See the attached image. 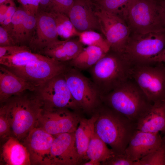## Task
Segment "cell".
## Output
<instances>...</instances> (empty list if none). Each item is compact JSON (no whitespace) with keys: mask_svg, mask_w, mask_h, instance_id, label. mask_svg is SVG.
I'll list each match as a JSON object with an SVG mask.
<instances>
[{"mask_svg":"<svg viewBox=\"0 0 165 165\" xmlns=\"http://www.w3.org/2000/svg\"><path fill=\"white\" fill-rule=\"evenodd\" d=\"M104 105L96 109L95 132L116 154L123 153L137 130L136 123Z\"/></svg>","mask_w":165,"mask_h":165,"instance_id":"cell-1","label":"cell"},{"mask_svg":"<svg viewBox=\"0 0 165 165\" xmlns=\"http://www.w3.org/2000/svg\"><path fill=\"white\" fill-rule=\"evenodd\" d=\"M2 104L0 110L5 115L11 133L18 140L24 139L36 126L44 105L36 94L31 95L24 92L10 97Z\"/></svg>","mask_w":165,"mask_h":165,"instance_id":"cell-2","label":"cell"},{"mask_svg":"<svg viewBox=\"0 0 165 165\" xmlns=\"http://www.w3.org/2000/svg\"><path fill=\"white\" fill-rule=\"evenodd\" d=\"M132 66L123 54L110 50L89 69L101 97L131 78Z\"/></svg>","mask_w":165,"mask_h":165,"instance_id":"cell-3","label":"cell"},{"mask_svg":"<svg viewBox=\"0 0 165 165\" xmlns=\"http://www.w3.org/2000/svg\"><path fill=\"white\" fill-rule=\"evenodd\" d=\"M101 99L104 104L136 123L153 104L131 78Z\"/></svg>","mask_w":165,"mask_h":165,"instance_id":"cell-4","label":"cell"},{"mask_svg":"<svg viewBox=\"0 0 165 165\" xmlns=\"http://www.w3.org/2000/svg\"><path fill=\"white\" fill-rule=\"evenodd\" d=\"M122 18L132 33L165 32V15L160 4L152 0H132Z\"/></svg>","mask_w":165,"mask_h":165,"instance_id":"cell-5","label":"cell"},{"mask_svg":"<svg viewBox=\"0 0 165 165\" xmlns=\"http://www.w3.org/2000/svg\"><path fill=\"white\" fill-rule=\"evenodd\" d=\"M130 34L123 53L132 64L158 62L165 48V32Z\"/></svg>","mask_w":165,"mask_h":165,"instance_id":"cell-6","label":"cell"},{"mask_svg":"<svg viewBox=\"0 0 165 165\" xmlns=\"http://www.w3.org/2000/svg\"><path fill=\"white\" fill-rule=\"evenodd\" d=\"M131 78L153 104L165 101V64L163 63L132 64Z\"/></svg>","mask_w":165,"mask_h":165,"instance_id":"cell-7","label":"cell"},{"mask_svg":"<svg viewBox=\"0 0 165 165\" xmlns=\"http://www.w3.org/2000/svg\"><path fill=\"white\" fill-rule=\"evenodd\" d=\"M63 74L72 95L80 110L94 111L102 102L100 94L92 81L71 66Z\"/></svg>","mask_w":165,"mask_h":165,"instance_id":"cell-8","label":"cell"},{"mask_svg":"<svg viewBox=\"0 0 165 165\" xmlns=\"http://www.w3.org/2000/svg\"><path fill=\"white\" fill-rule=\"evenodd\" d=\"M95 13L98 19L101 32L109 46L110 50L123 54L131 32L129 27L121 17L100 8L95 4Z\"/></svg>","mask_w":165,"mask_h":165,"instance_id":"cell-9","label":"cell"},{"mask_svg":"<svg viewBox=\"0 0 165 165\" xmlns=\"http://www.w3.org/2000/svg\"><path fill=\"white\" fill-rule=\"evenodd\" d=\"M35 91L44 106L81 110L72 95L63 73L47 80L37 87Z\"/></svg>","mask_w":165,"mask_h":165,"instance_id":"cell-10","label":"cell"},{"mask_svg":"<svg viewBox=\"0 0 165 165\" xmlns=\"http://www.w3.org/2000/svg\"><path fill=\"white\" fill-rule=\"evenodd\" d=\"M70 109L43 105L38 117L36 127L42 128L53 136L75 132L82 118Z\"/></svg>","mask_w":165,"mask_h":165,"instance_id":"cell-11","label":"cell"},{"mask_svg":"<svg viewBox=\"0 0 165 165\" xmlns=\"http://www.w3.org/2000/svg\"><path fill=\"white\" fill-rule=\"evenodd\" d=\"M70 65L48 57L33 61L21 67L10 68L17 76L38 87L47 80L63 73Z\"/></svg>","mask_w":165,"mask_h":165,"instance_id":"cell-12","label":"cell"},{"mask_svg":"<svg viewBox=\"0 0 165 165\" xmlns=\"http://www.w3.org/2000/svg\"><path fill=\"white\" fill-rule=\"evenodd\" d=\"M54 136L36 127L23 140L29 153L31 164L52 165L51 148Z\"/></svg>","mask_w":165,"mask_h":165,"instance_id":"cell-13","label":"cell"},{"mask_svg":"<svg viewBox=\"0 0 165 165\" xmlns=\"http://www.w3.org/2000/svg\"><path fill=\"white\" fill-rule=\"evenodd\" d=\"M35 28L29 47L39 53L50 43L59 40L56 22L51 12L38 11Z\"/></svg>","mask_w":165,"mask_h":165,"instance_id":"cell-14","label":"cell"},{"mask_svg":"<svg viewBox=\"0 0 165 165\" xmlns=\"http://www.w3.org/2000/svg\"><path fill=\"white\" fill-rule=\"evenodd\" d=\"M50 152L52 165H75L82 162L76 147L75 132L54 136Z\"/></svg>","mask_w":165,"mask_h":165,"instance_id":"cell-15","label":"cell"},{"mask_svg":"<svg viewBox=\"0 0 165 165\" xmlns=\"http://www.w3.org/2000/svg\"><path fill=\"white\" fill-rule=\"evenodd\" d=\"M95 7V3L91 0H74L68 16L78 31H101Z\"/></svg>","mask_w":165,"mask_h":165,"instance_id":"cell-16","label":"cell"},{"mask_svg":"<svg viewBox=\"0 0 165 165\" xmlns=\"http://www.w3.org/2000/svg\"><path fill=\"white\" fill-rule=\"evenodd\" d=\"M163 140L159 133H150L137 130L124 153L131 160L137 161L158 148Z\"/></svg>","mask_w":165,"mask_h":165,"instance_id":"cell-17","label":"cell"},{"mask_svg":"<svg viewBox=\"0 0 165 165\" xmlns=\"http://www.w3.org/2000/svg\"><path fill=\"white\" fill-rule=\"evenodd\" d=\"M37 88L11 71L0 66V101L1 104L10 97L26 90L35 91Z\"/></svg>","mask_w":165,"mask_h":165,"instance_id":"cell-18","label":"cell"},{"mask_svg":"<svg viewBox=\"0 0 165 165\" xmlns=\"http://www.w3.org/2000/svg\"><path fill=\"white\" fill-rule=\"evenodd\" d=\"M84 48L79 39L59 40L49 45L39 53L57 61L66 62L75 58Z\"/></svg>","mask_w":165,"mask_h":165,"instance_id":"cell-19","label":"cell"},{"mask_svg":"<svg viewBox=\"0 0 165 165\" xmlns=\"http://www.w3.org/2000/svg\"><path fill=\"white\" fill-rule=\"evenodd\" d=\"M137 130L158 133L165 128V101L154 104L136 123Z\"/></svg>","mask_w":165,"mask_h":165,"instance_id":"cell-20","label":"cell"},{"mask_svg":"<svg viewBox=\"0 0 165 165\" xmlns=\"http://www.w3.org/2000/svg\"><path fill=\"white\" fill-rule=\"evenodd\" d=\"M1 158L6 165L31 164L28 151L23 144L14 137H10L3 145Z\"/></svg>","mask_w":165,"mask_h":165,"instance_id":"cell-21","label":"cell"},{"mask_svg":"<svg viewBox=\"0 0 165 165\" xmlns=\"http://www.w3.org/2000/svg\"><path fill=\"white\" fill-rule=\"evenodd\" d=\"M97 117L96 112L90 119H81L75 131L76 147L82 161L85 160L88 146L95 133V124Z\"/></svg>","mask_w":165,"mask_h":165,"instance_id":"cell-22","label":"cell"},{"mask_svg":"<svg viewBox=\"0 0 165 165\" xmlns=\"http://www.w3.org/2000/svg\"><path fill=\"white\" fill-rule=\"evenodd\" d=\"M107 53L101 48L88 46L75 58L69 61L72 67L79 71L89 69L95 65Z\"/></svg>","mask_w":165,"mask_h":165,"instance_id":"cell-23","label":"cell"},{"mask_svg":"<svg viewBox=\"0 0 165 165\" xmlns=\"http://www.w3.org/2000/svg\"><path fill=\"white\" fill-rule=\"evenodd\" d=\"M116 154L94 133L91 138L86 151L85 160H94L101 163Z\"/></svg>","mask_w":165,"mask_h":165,"instance_id":"cell-24","label":"cell"},{"mask_svg":"<svg viewBox=\"0 0 165 165\" xmlns=\"http://www.w3.org/2000/svg\"><path fill=\"white\" fill-rule=\"evenodd\" d=\"M48 57L40 53H33L30 50H24L0 57V64L9 68L19 67L24 66L33 61Z\"/></svg>","mask_w":165,"mask_h":165,"instance_id":"cell-25","label":"cell"},{"mask_svg":"<svg viewBox=\"0 0 165 165\" xmlns=\"http://www.w3.org/2000/svg\"><path fill=\"white\" fill-rule=\"evenodd\" d=\"M51 13L54 17L58 36L65 39L78 36L80 32L76 29L68 16L59 13Z\"/></svg>","mask_w":165,"mask_h":165,"instance_id":"cell-26","label":"cell"},{"mask_svg":"<svg viewBox=\"0 0 165 165\" xmlns=\"http://www.w3.org/2000/svg\"><path fill=\"white\" fill-rule=\"evenodd\" d=\"M27 14L22 7L17 8L13 17L8 32L15 45H22L24 21Z\"/></svg>","mask_w":165,"mask_h":165,"instance_id":"cell-27","label":"cell"},{"mask_svg":"<svg viewBox=\"0 0 165 165\" xmlns=\"http://www.w3.org/2000/svg\"><path fill=\"white\" fill-rule=\"evenodd\" d=\"M78 37L79 40L83 45L97 46L106 53L110 50L109 46L105 38L95 31H88L80 32Z\"/></svg>","mask_w":165,"mask_h":165,"instance_id":"cell-28","label":"cell"},{"mask_svg":"<svg viewBox=\"0 0 165 165\" xmlns=\"http://www.w3.org/2000/svg\"><path fill=\"white\" fill-rule=\"evenodd\" d=\"M132 0H97L94 2L100 8L122 18Z\"/></svg>","mask_w":165,"mask_h":165,"instance_id":"cell-29","label":"cell"},{"mask_svg":"<svg viewBox=\"0 0 165 165\" xmlns=\"http://www.w3.org/2000/svg\"><path fill=\"white\" fill-rule=\"evenodd\" d=\"M161 145L139 160L137 165H165V136Z\"/></svg>","mask_w":165,"mask_h":165,"instance_id":"cell-30","label":"cell"},{"mask_svg":"<svg viewBox=\"0 0 165 165\" xmlns=\"http://www.w3.org/2000/svg\"><path fill=\"white\" fill-rule=\"evenodd\" d=\"M36 16L27 14L23 23L22 45L28 44L33 35L36 24Z\"/></svg>","mask_w":165,"mask_h":165,"instance_id":"cell-31","label":"cell"},{"mask_svg":"<svg viewBox=\"0 0 165 165\" xmlns=\"http://www.w3.org/2000/svg\"><path fill=\"white\" fill-rule=\"evenodd\" d=\"M74 0H51L47 12L59 13L68 16Z\"/></svg>","mask_w":165,"mask_h":165,"instance_id":"cell-32","label":"cell"},{"mask_svg":"<svg viewBox=\"0 0 165 165\" xmlns=\"http://www.w3.org/2000/svg\"><path fill=\"white\" fill-rule=\"evenodd\" d=\"M101 164L105 165H137L136 161L131 160L124 153L116 154Z\"/></svg>","mask_w":165,"mask_h":165,"instance_id":"cell-33","label":"cell"},{"mask_svg":"<svg viewBox=\"0 0 165 165\" xmlns=\"http://www.w3.org/2000/svg\"><path fill=\"white\" fill-rule=\"evenodd\" d=\"M22 6V7L30 14L36 15L38 13L40 0H17Z\"/></svg>","mask_w":165,"mask_h":165,"instance_id":"cell-34","label":"cell"},{"mask_svg":"<svg viewBox=\"0 0 165 165\" xmlns=\"http://www.w3.org/2000/svg\"><path fill=\"white\" fill-rule=\"evenodd\" d=\"M30 50L29 47L25 45L0 46V57L13 55L22 51Z\"/></svg>","mask_w":165,"mask_h":165,"instance_id":"cell-35","label":"cell"},{"mask_svg":"<svg viewBox=\"0 0 165 165\" xmlns=\"http://www.w3.org/2000/svg\"><path fill=\"white\" fill-rule=\"evenodd\" d=\"M11 133L10 126L5 113L0 110V135L2 138L9 137Z\"/></svg>","mask_w":165,"mask_h":165,"instance_id":"cell-36","label":"cell"},{"mask_svg":"<svg viewBox=\"0 0 165 165\" xmlns=\"http://www.w3.org/2000/svg\"><path fill=\"white\" fill-rule=\"evenodd\" d=\"M17 9V8L13 0L11 1L4 20L2 24L0 25L5 28L8 32L10 28L13 17Z\"/></svg>","mask_w":165,"mask_h":165,"instance_id":"cell-37","label":"cell"},{"mask_svg":"<svg viewBox=\"0 0 165 165\" xmlns=\"http://www.w3.org/2000/svg\"><path fill=\"white\" fill-rule=\"evenodd\" d=\"M15 45L8 31L3 26H0V46Z\"/></svg>","mask_w":165,"mask_h":165,"instance_id":"cell-38","label":"cell"},{"mask_svg":"<svg viewBox=\"0 0 165 165\" xmlns=\"http://www.w3.org/2000/svg\"><path fill=\"white\" fill-rule=\"evenodd\" d=\"M10 2L0 4V25L3 23L9 7Z\"/></svg>","mask_w":165,"mask_h":165,"instance_id":"cell-39","label":"cell"},{"mask_svg":"<svg viewBox=\"0 0 165 165\" xmlns=\"http://www.w3.org/2000/svg\"><path fill=\"white\" fill-rule=\"evenodd\" d=\"M51 0H40L38 11H47Z\"/></svg>","mask_w":165,"mask_h":165,"instance_id":"cell-40","label":"cell"},{"mask_svg":"<svg viewBox=\"0 0 165 165\" xmlns=\"http://www.w3.org/2000/svg\"><path fill=\"white\" fill-rule=\"evenodd\" d=\"M89 161L86 162L83 164L84 165H99L101 164V163L99 161L94 160H89Z\"/></svg>","mask_w":165,"mask_h":165,"instance_id":"cell-41","label":"cell"},{"mask_svg":"<svg viewBox=\"0 0 165 165\" xmlns=\"http://www.w3.org/2000/svg\"><path fill=\"white\" fill-rule=\"evenodd\" d=\"M158 61L159 62H162L165 64V48L160 54Z\"/></svg>","mask_w":165,"mask_h":165,"instance_id":"cell-42","label":"cell"},{"mask_svg":"<svg viewBox=\"0 0 165 165\" xmlns=\"http://www.w3.org/2000/svg\"><path fill=\"white\" fill-rule=\"evenodd\" d=\"M160 5L163 8L165 15V0H163L160 3Z\"/></svg>","mask_w":165,"mask_h":165,"instance_id":"cell-43","label":"cell"},{"mask_svg":"<svg viewBox=\"0 0 165 165\" xmlns=\"http://www.w3.org/2000/svg\"><path fill=\"white\" fill-rule=\"evenodd\" d=\"M12 0H0V4L7 3Z\"/></svg>","mask_w":165,"mask_h":165,"instance_id":"cell-44","label":"cell"},{"mask_svg":"<svg viewBox=\"0 0 165 165\" xmlns=\"http://www.w3.org/2000/svg\"><path fill=\"white\" fill-rule=\"evenodd\" d=\"M153 1H154L160 4V3L163 0H152Z\"/></svg>","mask_w":165,"mask_h":165,"instance_id":"cell-45","label":"cell"},{"mask_svg":"<svg viewBox=\"0 0 165 165\" xmlns=\"http://www.w3.org/2000/svg\"><path fill=\"white\" fill-rule=\"evenodd\" d=\"M162 132L164 134V136H165V128L164 129V130L163 131H162Z\"/></svg>","mask_w":165,"mask_h":165,"instance_id":"cell-46","label":"cell"},{"mask_svg":"<svg viewBox=\"0 0 165 165\" xmlns=\"http://www.w3.org/2000/svg\"><path fill=\"white\" fill-rule=\"evenodd\" d=\"M92 1H93L94 2L97 0H91Z\"/></svg>","mask_w":165,"mask_h":165,"instance_id":"cell-47","label":"cell"}]
</instances>
